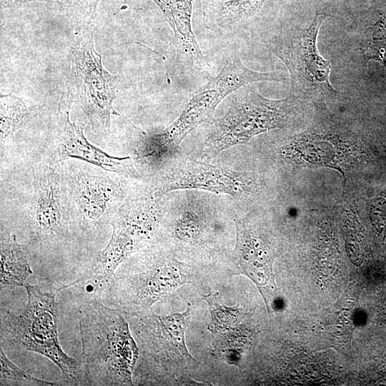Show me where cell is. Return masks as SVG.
I'll use <instances>...</instances> for the list:
<instances>
[{"mask_svg":"<svg viewBox=\"0 0 386 386\" xmlns=\"http://www.w3.org/2000/svg\"><path fill=\"white\" fill-rule=\"evenodd\" d=\"M122 314L99 298L80 307L81 385H133L139 351Z\"/></svg>","mask_w":386,"mask_h":386,"instance_id":"obj_1","label":"cell"},{"mask_svg":"<svg viewBox=\"0 0 386 386\" xmlns=\"http://www.w3.org/2000/svg\"><path fill=\"white\" fill-rule=\"evenodd\" d=\"M162 197L154 187L125 197L110 222L112 234L108 244L66 287L83 284L94 292L106 290L119 264L152 240L164 213Z\"/></svg>","mask_w":386,"mask_h":386,"instance_id":"obj_2","label":"cell"},{"mask_svg":"<svg viewBox=\"0 0 386 386\" xmlns=\"http://www.w3.org/2000/svg\"><path fill=\"white\" fill-rule=\"evenodd\" d=\"M24 287L27 303L21 314L1 305V345L45 356L59 367L66 385H81L79 361L66 355L59 341L56 295L60 287L49 292L27 282Z\"/></svg>","mask_w":386,"mask_h":386,"instance_id":"obj_3","label":"cell"},{"mask_svg":"<svg viewBox=\"0 0 386 386\" xmlns=\"http://www.w3.org/2000/svg\"><path fill=\"white\" fill-rule=\"evenodd\" d=\"M237 90L227 112L212 120L202 158L212 159L257 134L284 127L294 115L297 96L271 99L247 85Z\"/></svg>","mask_w":386,"mask_h":386,"instance_id":"obj_4","label":"cell"},{"mask_svg":"<svg viewBox=\"0 0 386 386\" xmlns=\"http://www.w3.org/2000/svg\"><path fill=\"white\" fill-rule=\"evenodd\" d=\"M326 17L317 11L309 27L280 31L264 43L287 68L297 97L320 100L342 94L330 81L331 61L321 56L317 48L318 32Z\"/></svg>","mask_w":386,"mask_h":386,"instance_id":"obj_5","label":"cell"},{"mask_svg":"<svg viewBox=\"0 0 386 386\" xmlns=\"http://www.w3.org/2000/svg\"><path fill=\"white\" fill-rule=\"evenodd\" d=\"M94 33L85 29L71 46V100L93 127L107 132L111 117L119 115L113 107L117 75L103 66L102 56L94 49Z\"/></svg>","mask_w":386,"mask_h":386,"instance_id":"obj_6","label":"cell"},{"mask_svg":"<svg viewBox=\"0 0 386 386\" xmlns=\"http://www.w3.org/2000/svg\"><path fill=\"white\" fill-rule=\"evenodd\" d=\"M284 79L278 72L261 73L249 69L242 63L239 51H234L222 71L199 88L177 119L159 133L162 142L169 150L177 151L188 134L213 119L216 108L228 94L253 82Z\"/></svg>","mask_w":386,"mask_h":386,"instance_id":"obj_7","label":"cell"},{"mask_svg":"<svg viewBox=\"0 0 386 386\" xmlns=\"http://www.w3.org/2000/svg\"><path fill=\"white\" fill-rule=\"evenodd\" d=\"M56 162L36 169L28 216L31 241L49 246L63 238L70 225L68 181Z\"/></svg>","mask_w":386,"mask_h":386,"instance_id":"obj_8","label":"cell"},{"mask_svg":"<svg viewBox=\"0 0 386 386\" xmlns=\"http://www.w3.org/2000/svg\"><path fill=\"white\" fill-rule=\"evenodd\" d=\"M68 181L70 205L83 232H94L111 222L122 202V189L115 179L87 172L72 174Z\"/></svg>","mask_w":386,"mask_h":386,"instance_id":"obj_9","label":"cell"},{"mask_svg":"<svg viewBox=\"0 0 386 386\" xmlns=\"http://www.w3.org/2000/svg\"><path fill=\"white\" fill-rule=\"evenodd\" d=\"M154 188L162 197L174 190L197 189L240 197L249 194L252 186L243 173L185 158L169 169Z\"/></svg>","mask_w":386,"mask_h":386,"instance_id":"obj_10","label":"cell"},{"mask_svg":"<svg viewBox=\"0 0 386 386\" xmlns=\"http://www.w3.org/2000/svg\"><path fill=\"white\" fill-rule=\"evenodd\" d=\"M70 100L58 115L56 144L54 162L72 158L83 160L105 171L137 178L138 174L130 157H116L103 152L91 144L85 137L83 129L69 119Z\"/></svg>","mask_w":386,"mask_h":386,"instance_id":"obj_11","label":"cell"},{"mask_svg":"<svg viewBox=\"0 0 386 386\" xmlns=\"http://www.w3.org/2000/svg\"><path fill=\"white\" fill-rule=\"evenodd\" d=\"M236 234L233 256L243 272L259 287L272 286L274 252L270 244L244 220L236 221Z\"/></svg>","mask_w":386,"mask_h":386,"instance_id":"obj_12","label":"cell"},{"mask_svg":"<svg viewBox=\"0 0 386 386\" xmlns=\"http://www.w3.org/2000/svg\"><path fill=\"white\" fill-rule=\"evenodd\" d=\"M172 29L178 55L187 58L201 68L205 65L203 55L192 30L194 0H153Z\"/></svg>","mask_w":386,"mask_h":386,"instance_id":"obj_13","label":"cell"},{"mask_svg":"<svg viewBox=\"0 0 386 386\" xmlns=\"http://www.w3.org/2000/svg\"><path fill=\"white\" fill-rule=\"evenodd\" d=\"M33 274L26 251L14 234H1V303Z\"/></svg>","mask_w":386,"mask_h":386,"instance_id":"obj_14","label":"cell"},{"mask_svg":"<svg viewBox=\"0 0 386 386\" xmlns=\"http://www.w3.org/2000/svg\"><path fill=\"white\" fill-rule=\"evenodd\" d=\"M0 99V136L3 142L36 117L41 106L11 94H1Z\"/></svg>","mask_w":386,"mask_h":386,"instance_id":"obj_15","label":"cell"},{"mask_svg":"<svg viewBox=\"0 0 386 386\" xmlns=\"http://www.w3.org/2000/svg\"><path fill=\"white\" fill-rule=\"evenodd\" d=\"M267 0H228L220 4L217 21L228 26L257 14Z\"/></svg>","mask_w":386,"mask_h":386,"instance_id":"obj_16","label":"cell"},{"mask_svg":"<svg viewBox=\"0 0 386 386\" xmlns=\"http://www.w3.org/2000/svg\"><path fill=\"white\" fill-rule=\"evenodd\" d=\"M204 299L209 307L212 321L209 325V330L212 332L224 331L232 328L243 317L240 309L220 305L214 293L204 295Z\"/></svg>","mask_w":386,"mask_h":386,"instance_id":"obj_17","label":"cell"},{"mask_svg":"<svg viewBox=\"0 0 386 386\" xmlns=\"http://www.w3.org/2000/svg\"><path fill=\"white\" fill-rule=\"evenodd\" d=\"M0 385L46 386L59 384L36 378L14 365L1 346Z\"/></svg>","mask_w":386,"mask_h":386,"instance_id":"obj_18","label":"cell"},{"mask_svg":"<svg viewBox=\"0 0 386 386\" xmlns=\"http://www.w3.org/2000/svg\"><path fill=\"white\" fill-rule=\"evenodd\" d=\"M365 60L380 62L386 71V17L382 16L372 28V34L362 48Z\"/></svg>","mask_w":386,"mask_h":386,"instance_id":"obj_19","label":"cell"},{"mask_svg":"<svg viewBox=\"0 0 386 386\" xmlns=\"http://www.w3.org/2000/svg\"><path fill=\"white\" fill-rule=\"evenodd\" d=\"M58 1L64 7L69 9L72 12L84 13L86 11V8L88 12H90L89 6L87 0H58Z\"/></svg>","mask_w":386,"mask_h":386,"instance_id":"obj_20","label":"cell"},{"mask_svg":"<svg viewBox=\"0 0 386 386\" xmlns=\"http://www.w3.org/2000/svg\"><path fill=\"white\" fill-rule=\"evenodd\" d=\"M1 9L14 8L33 2H58V0H0Z\"/></svg>","mask_w":386,"mask_h":386,"instance_id":"obj_21","label":"cell"},{"mask_svg":"<svg viewBox=\"0 0 386 386\" xmlns=\"http://www.w3.org/2000/svg\"><path fill=\"white\" fill-rule=\"evenodd\" d=\"M89 6V9L91 12L90 21H92L95 17V14L96 11V7L100 1V0H87Z\"/></svg>","mask_w":386,"mask_h":386,"instance_id":"obj_22","label":"cell"}]
</instances>
